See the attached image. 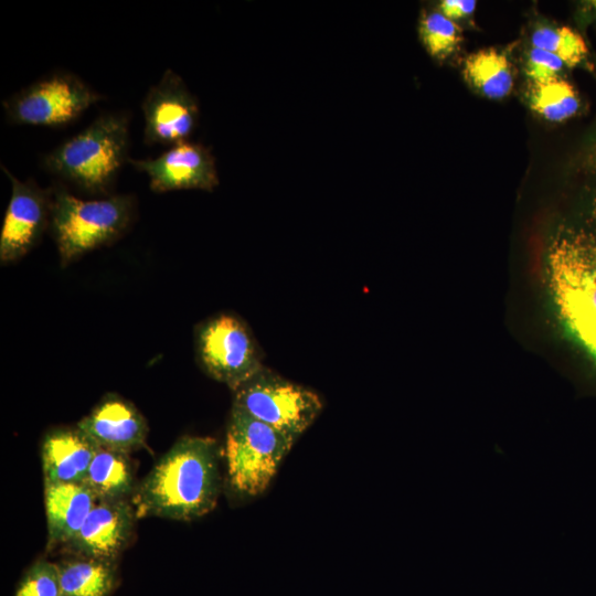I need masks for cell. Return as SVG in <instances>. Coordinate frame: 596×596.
Segmentation results:
<instances>
[{
    "instance_id": "obj_1",
    "label": "cell",
    "mask_w": 596,
    "mask_h": 596,
    "mask_svg": "<svg viewBox=\"0 0 596 596\" xmlns=\"http://www.w3.org/2000/svg\"><path fill=\"white\" fill-rule=\"evenodd\" d=\"M221 486L217 441L184 436L137 485L131 502L138 518L191 521L215 508Z\"/></svg>"
},
{
    "instance_id": "obj_2",
    "label": "cell",
    "mask_w": 596,
    "mask_h": 596,
    "mask_svg": "<svg viewBox=\"0 0 596 596\" xmlns=\"http://www.w3.org/2000/svg\"><path fill=\"white\" fill-rule=\"evenodd\" d=\"M128 147V116L108 113L45 155L43 166L87 193L106 194L129 159Z\"/></svg>"
},
{
    "instance_id": "obj_3",
    "label": "cell",
    "mask_w": 596,
    "mask_h": 596,
    "mask_svg": "<svg viewBox=\"0 0 596 596\" xmlns=\"http://www.w3.org/2000/svg\"><path fill=\"white\" fill-rule=\"evenodd\" d=\"M132 214L131 195L82 200L63 188H54L50 224L62 266L117 240L127 230Z\"/></svg>"
},
{
    "instance_id": "obj_4",
    "label": "cell",
    "mask_w": 596,
    "mask_h": 596,
    "mask_svg": "<svg viewBox=\"0 0 596 596\" xmlns=\"http://www.w3.org/2000/svg\"><path fill=\"white\" fill-rule=\"evenodd\" d=\"M295 443L232 405L224 448L231 494L249 500L264 493Z\"/></svg>"
},
{
    "instance_id": "obj_5",
    "label": "cell",
    "mask_w": 596,
    "mask_h": 596,
    "mask_svg": "<svg viewBox=\"0 0 596 596\" xmlns=\"http://www.w3.org/2000/svg\"><path fill=\"white\" fill-rule=\"evenodd\" d=\"M549 276L562 321L596 359V247L570 241L555 245Z\"/></svg>"
},
{
    "instance_id": "obj_6",
    "label": "cell",
    "mask_w": 596,
    "mask_h": 596,
    "mask_svg": "<svg viewBox=\"0 0 596 596\" xmlns=\"http://www.w3.org/2000/svg\"><path fill=\"white\" fill-rule=\"evenodd\" d=\"M233 406L297 440L320 415L323 402L264 365L233 391Z\"/></svg>"
},
{
    "instance_id": "obj_7",
    "label": "cell",
    "mask_w": 596,
    "mask_h": 596,
    "mask_svg": "<svg viewBox=\"0 0 596 596\" xmlns=\"http://www.w3.org/2000/svg\"><path fill=\"white\" fill-rule=\"evenodd\" d=\"M194 336L201 369L232 391L264 366L254 334L235 315L210 317L198 326Z\"/></svg>"
},
{
    "instance_id": "obj_8",
    "label": "cell",
    "mask_w": 596,
    "mask_h": 596,
    "mask_svg": "<svg viewBox=\"0 0 596 596\" xmlns=\"http://www.w3.org/2000/svg\"><path fill=\"white\" fill-rule=\"evenodd\" d=\"M103 96L76 74L57 71L3 100L7 120L14 125L63 127L75 121Z\"/></svg>"
},
{
    "instance_id": "obj_9",
    "label": "cell",
    "mask_w": 596,
    "mask_h": 596,
    "mask_svg": "<svg viewBox=\"0 0 596 596\" xmlns=\"http://www.w3.org/2000/svg\"><path fill=\"white\" fill-rule=\"evenodd\" d=\"M143 139L149 146H175L189 141L199 119L198 100L171 68L152 85L141 104Z\"/></svg>"
},
{
    "instance_id": "obj_10",
    "label": "cell",
    "mask_w": 596,
    "mask_h": 596,
    "mask_svg": "<svg viewBox=\"0 0 596 596\" xmlns=\"http://www.w3.org/2000/svg\"><path fill=\"white\" fill-rule=\"evenodd\" d=\"M1 169L12 187L0 234V262L8 264L39 242L51 219L53 189H42L33 180L21 181L6 167Z\"/></svg>"
},
{
    "instance_id": "obj_11",
    "label": "cell",
    "mask_w": 596,
    "mask_h": 596,
    "mask_svg": "<svg viewBox=\"0 0 596 596\" xmlns=\"http://www.w3.org/2000/svg\"><path fill=\"white\" fill-rule=\"evenodd\" d=\"M137 170L149 177L151 191H212L219 185L215 160L201 143L185 141L170 147L153 159H128Z\"/></svg>"
},
{
    "instance_id": "obj_12",
    "label": "cell",
    "mask_w": 596,
    "mask_h": 596,
    "mask_svg": "<svg viewBox=\"0 0 596 596\" xmlns=\"http://www.w3.org/2000/svg\"><path fill=\"white\" fill-rule=\"evenodd\" d=\"M136 518L128 500L98 501L66 546L76 556L116 562L131 539Z\"/></svg>"
},
{
    "instance_id": "obj_13",
    "label": "cell",
    "mask_w": 596,
    "mask_h": 596,
    "mask_svg": "<svg viewBox=\"0 0 596 596\" xmlns=\"http://www.w3.org/2000/svg\"><path fill=\"white\" fill-rule=\"evenodd\" d=\"M76 426L99 447L125 454L141 448L148 434L145 417L117 395L105 396Z\"/></svg>"
},
{
    "instance_id": "obj_14",
    "label": "cell",
    "mask_w": 596,
    "mask_h": 596,
    "mask_svg": "<svg viewBox=\"0 0 596 596\" xmlns=\"http://www.w3.org/2000/svg\"><path fill=\"white\" fill-rule=\"evenodd\" d=\"M98 447L77 426L49 430L41 446L44 483H83Z\"/></svg>"
},
{
    "instance_id": "obj_15",
    "label": "cell",
    "mask_w": 596,
    "mask_h": 596,
    "mask_svg": "<svg viewBox=\"0 0 596 596\" xmlns=\"http://www.w3.org/2000/svg\"><path fill=\"white\" fill-rule=\"evenodd\" d=\"M44 503L51 549L77 534L97 499L83 483H44Z\"/></svg>"
},
{
    "instance_id": "obj_16",
    "label": "cell",
    "mask_w": 596,
    "mask_h": 596,
    "mask_svg": "<svg viewBox=\"0 0 596 596\" xmlns=\"http://www.w3.org/2000/svg\"><path fill=\"white\" fill-rule=\"evenodd\" d=\"M98 501L127 500L136 485L128 454L98 447L84 478Z\"/></svg>"
},
{
    "instance_id": "obj_17",
    "label": "cell",
    "mask_w": 596,
    "mask_h": 596,
    "mask_svg": "<svg viewBox=\"0 0 596 596\" xmlns=\"http://www.w3.org/2000/svg\"><path fill=\"white\" fill-rule=\"evenodd\" d=\"M57 568L61 596H110L117 584L116 562L76 556Z\"/></svg>"
},
{
    "instance_id": "obj_18",
    "label": "cell",
    "mask_w": 596,
    "mask_h": 596,
    "mask_svg": "<svg viewBox=\"0 0 596 596\" xmlns=\"http://www.w3.org/2000/svg\"><path fill=\"white\" fill-rule=\"evenodd\" d=\"M464 75L475 91L489 99L507 97L514 85L512 64L503 52L494 47L468 55Z\"/></svg>"
},
{
    "instance_id": "obj_19",
    "label": "cell",
    "mask_w": 596,
    "mask_h": 596,
    "mask_svg": "<svg viewBox=\"0 0 596 596\" xmlns=\"http://www.w3.org/2000/svg\"><path fill=\"white\" fill-rule=\"evenodd\" d=\"M530 107L545 120L561 123L578 111L579 98L571 83L555 78L533 85L530 92Z\"/></svg>"
},
{
    "instance_id": "obj_20",
    "label": "cell",
    "mask_w": 596,
    "mask_h": 596,
    "mask_svg": "<svg viewBox=\"0 0 596 596\" xmlns=\"http://www.w3.org/2000/svg\"><path fill=\"white\" fill-rule=\"evenodd\" d=\"M418 33L427 53L437 60H444L455 53L462 41L459 25L439 11L422 14Z\"/></svg>"
},
{
    "instance_id": "obj_21",
    "label": "cell",
    "mask_w": 596,
    "mask_h": 596,
    "mask_svg": "<svg viewBox=\"0 0 596 596\" xmlns=\"http://www.w3.org/2000/svg\"><path fill=\"white\" fill-rule=\"evenodd\" d=\"M531 45L555 54L571 67L582 63L588 52L582 35L568 26H539L531 34Z\"/></svg>"
},
{
    "instance_id": "obj_22",
    "label": "cell",
    "mask_w": 596,
    "mask_h": 596,
    "mask_svg": "<svg viewBox=\"0 0 596 596\" xmlns=\"http://www.w3.org/2000/svg\"><path fill=\"white\" fill-rule=\"evenodd\" d=\"M14 596H61L57 564L38 561L23 575Z\"/></svg>"
},
{
    "instance_id": "obj_23",
    "label": "cell",
    "mask_w": 596,
    "mask_h": 596,
    "mask_svg": "<svg viewBox=\"0 0 596 596\" xmlns=\"http://www.w3.org/2000/svg\"><path fill=\"white\" fill-rule=\"evenodd\" d=\"M564 65L555 54L532 47L525 57L524 72L533 84H541L558 78Z\"/></svg>"
},
{
    "instance_id": "obj_24",
    "label": "cell",
    "mask_w": 596,
    "mask_h": 596,
    "mask_svg": "<svg viewBox=\"0 0 596 596\" xmlns=\"http://www.w3.org/2000/svg\"><path fill=\"white\" fill-rule=\"evenodd\" d=\"M473 0H443L439 3V12L456 22L471 15L476 9Z\"/></svg>"
}]
</instances>
